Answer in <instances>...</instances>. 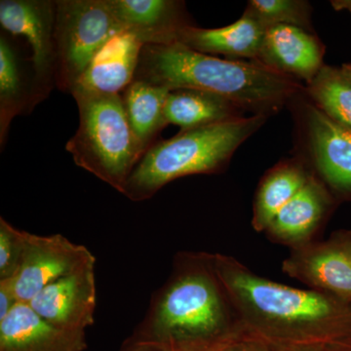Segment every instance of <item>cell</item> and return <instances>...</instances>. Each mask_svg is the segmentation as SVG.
<instances>
[{
	"label": "cell",
	"instance_id": "cell-21",
	"mask_svg": "<svg viewBox=\"0 0 351 351\" xmlns=\"http://www.w3.org/2000/svg\"><path fill=\"white\" fill-rule=\"evenodd\" d=\"M32 108V91L25 82L17 51L0 36V145L3 147L13 119Z\"/></svg>",
	"mask_w": 351,
	"mask_h": 351
},
{
	"label": "cell",
	"instance_id": "cell-26",
	"mask_svg": "<svg viewBox=\"0 0 351 351\" xmlns=\"http://www.w3.org/2000/svg\"><path fill=\"white\" fill-rule=\"evenodd\" d=\"M18 304L12 278L0 279V321L3 320Z\"/></svg>",
	"mask_w": 351,
	"mask_h": 351
},
{
	"label": "cell",
	"instance_id": "cell-10",
	"mask_svg": "<svg viewBox=\"0 0 351 351\" xmlns=\"http://www.w3.org/2000/svg\"><path fill=\"white\" fill-rule=\"evenodd\" d=\"M282 270L311 290L351 302V230L291 249Z\"/></svg>",
	"mask_w": 351,
	"mask_h": 351
},
{
	"label": "cell",
	"instance_id": "cell-19",
	"mask_svg": "<svg viewBox=\"0 0 351 351\" xmlns=\"http://www.w3.org/2000/svg\"><path fill=\"white\" fill-rule=\"evenodd\" d=\"M167 124L182 130L223 123L244 117L245 110L218 95L195 89L169 92L165 105Z\"/></svg>",
	"mask_w": 351,
	"mask_h": 351
},
{
	"label": "cell",
	"instance_id": "cell-17",
	"mask_svg": "<svg viewBox=\"0 0 351 351\" xmlns=\"http://www.w3.org/2000/svg\"><path fill=\"white\" fill-rule=\"evenodd\" d=\"M265 27L257 20L243 14L232 25L217 29H201L195 25L184 27L178 43L203 54L257 61Z\"/></svg>",
	"mask_w": 351,
	"mask_h": 351
},
{
	"label": "cell",
	"instance_id": "cell-7",
	"mask_svg": "<svg viewBox=\"0 0 351 351\" xmlns=\"http://www.w3.org/2000/svg\"><path fill=\"white\" fill-rule=\"evenodd\" d=\"M299 106L302 158L339 203L351 202V131L311 101Z\"/></svg>",
	"mask_w": 351,
	"mask_h": 351
},
{
	"label": "cell",
	"instance_id": "cell-15",
	"mask_svg": "<svg viewBox=\"0 0 351 351\" xmlns=\"http://www.w3.org/2000/svg\"><path fill=\"white\" fill-rule=\"evenodd\" d=\"M84 332L54 326L19 302L0 321V351H82Z\"/></svg>",
	"mask_w": 351,
	"mask_h": 351
},
{
	"label": "cell",
	"instance_id": "cell-28",
	"mask_svg": "<svg viewBox=\"0 0 351 351\" xmlns=\"http://www.w3.org/2000/svg\"><path fill=\"white\" fill-rule=\"evenodd\" d=\"M341 69L343 75H345L351 82V64H343V66H341Z\"/></svg>",
	"mask_w": 351,
	"mask_h": 351
},
{
	"label": "cell",
	"instance_id": "cell-24",
	"mask_svg": "<svg viewBox=\"0 0 351 351\" xmlns=\"http://www.w3.org/2000/svg\"><path fill=\"white\" fill-rule=\"evenodd\" d=\"M25 232L2 217L0 218V279L13 277L19 269L24 251Z\"/></svg>",
	"mask_w": 351,
	"mask_h": 351
},
{
	"label": "cell",
	"instance_id": "cell-29",
	"mask_svg": "<svg viewBox=\"0 0 351 351\" xmlns=\"http://www.w3.org/2000/svg\"><path fill=\"white\" fill-rule=\"evenodd\" d=\"M341 351H351V348H346V350Z\"/></svg>",
	"mask_w": 351,
	"mask_h": 351
},
{
	"label": "cell",
	"instance_id": "cell-18",
	"mask_svg": "<svg viewBox=\"0 0 351 351\" xmlns=\"http://www.w3.org/2000/svg\"><path fill=\"white\" fill-rule=\"evenodd\" d=\"M313 171L302 157L286 159L267 171L254 199L252 226L265 232L274 217L308 181Z\"/></svg>",
	"mask_w": 351,
	"mask_h": 351
},
{
	"label": "cell",
	"instance_id": "cell-27",
	"mask_svg": "<svg viewBox=\"0 0 351 351\" xmlns=\"http://www.w3.org/2000/svg\"><path fill=\"white\" fill-rule=\"evenodd\" d=\"M332 6L337 11H348L351 13V0H335L331 2Z\"/></svg>",
	"mask_w": 351,
	"mask_h": 351
},
{
	"label": "cell",
	"instance_id": "cell-5",
	"mask_svg": "<svg viewBox=\"0 0 351 351\" xmlns=\"http://www.w3.org/2000/svg\"><path fill=\"white\" fill-rule=\"evenodd\" d=\"M80 125L66 149L78 167L123 195L126 182L147 151L127 119L120 94L73 91Z\"/></svg>",
	"mask_w": 351,
	"mask_h": 351
},
{
	"label": "cell",
	"instance_id": "cell-13",
	"mask_svg": "<svg viewBox=\"0 0 351 351\" xmlns=\"http://www.w3.org/2000/svg\"><path fill=\"white\" fill-rule=\"evenodd\" d=\"M325 48L313 32L289 25L267 27L257 61L276 73L308 84L324 66Z\"/></svg>",
	"mask_w": 351,
	"mask_h": 351
},
{
	"label": "cell",
	"instance_id": "cell-1",
	"mask_svg": "<svg viewBox=\"0 0 351 351\" xmlns=\"http://www.w3.org/2000/svg\"><path fill=\"white\" fill-rule=\"evenodd\" d=\"M210 258L243 334L274 351H341L351 346V302L274 282L232 256Z\"/></svg>",
	"mask_w": 351,
	"mask_h": 351
},
{
	"label": "cell",
	"instance_id": "cell-23",
	"mask_svg": "<svg viewBox=\"0 0 351 351\" xmlns=\"http://www.w3.org/2000/svg\"><path fill=\"white\" fill-rule=\"evenodd\" d=\"M244 14L263 27L289 25L311 32V7L302 0H251Z\"/></svg>",
	"mask_w": 351,
	"mask_h": 351
},
{
	"label": "cell",
	"instance_id": "cell-25",
	"mask_svg": "<svg viewBox=\"0 0 351 351\" xmlns=\"http://www.w3.org/2000/svg\"><path fill=\"white\" fill-rule=\"evenodd\" d=\"M214 351H274L257 339L240 332L237 339Z\"/></svg>",
	"mask_w": 351,
	"mask_h": 351
},
{
	"label": "cell",
	"instance_id": "cell-20",
	"mask_svg": "<svg viewBox=\"0 0 351 351\" xmlns=\"http://www.w3.org/2000/svg\"><path fill=\"white\" fill-rule=\"evenodd\" d=\"M170 90L134 80L120 94L127 119L145 151L156 144L158 134L168 125L165 105Z\"/></svg>",
	"mask_w": 351,
	"mask_h": 351
},
{
	"label": "cell",
	"instance_id": "cell-9",
	"mask_svg": "<svg viewBox=\"0 0 351 351\" xmlns=\"http://www.w3.org/2000/svg\"><path fill=\"white\" fill-rule=\"evenodd\" d=\"M92 263L96 258L87 247L62 234L25 232L19 269L11 277L18 302L29 304L46 286Z\"/></svg>",
	"mask_w": 351,
	"mask_h": 351
},
{
	"label": "cell",
	"instance_id": "cell-2",
	"mask_svg": "<svg viewBox=\"0 0 351 351\" xmlns=\"http://www.w3.org/2000/svg\"><path fill=\"white\" fill-rule=\"evenodd\" d=\"M140 329L144 343L167 351H214L239 336V314L209 253L177 256Z\"/></svg>",
	"mask_w": 351,
	"mask_h": 351
},
{
	"label": "cell",
	"instance_id": "cell-6",
	"mask_svg": "<svg viewBox=\"0 0 351 351\" xmlns=\"http://www.w3.org/2000/svg\"><path fill=\"white\" fill-rule=\"evenodd\" d=\"M123 32L108 0L57 1L58 88L71 93L99 51Z\"/></svg>",
	"mask_w": 351,
	"mask_h": 351
},
{
	"label": "cell",
	"instance_id": "cell-14",
	"mask_svg": "<svg viewBox=\"0 0 351 351\" xmlns=\"http://www.w3.org/2000/svg\"><path fill=\"white\" fill-rule=\"evenodd\" d=\"M124 31L144 45L178 43L180 32L191 25L184 3L175 0H108Z\"/></svg>",
	"mask_w": 351,
	"mask_h": 351
},
{
	"label": "cell",
	"instance_id": "cell-16",
	"mask_svg": "<svg viewBox=\"0 0 351 351\" xmlns=\"http://www.w3.org/2000/svg\"><path fill=\"white\" fill-rule=\"evenodd\" d=\"M143 47L144 43L131 32L113 36L92 60L71 93L120 94L135 80Z\"/></svg>",
	"mask_w": 351,
	"mask_h": 351
},
{
	"label": "cell",
	"instance_id": "cell-22",
	"mask_svg": "<svg viewBox=\"0 0 351 351\" xmlns=\"http://www.w3.org/2000/svg\"><path fill=\"white\" fill-rule=\"evenodd\" d=\"M309 101L332 121L351 131V82L341 66L324 64L306 86Z\"/></svg>",
	"mask_w": 351,
	"mask_h": 351
},
{
	"label": "cell",
	"instance_id": "cell-11",
	"mask_svg": "<svg viewBox=\"0 0 351 351\" xmlns=\"http://www.w3.org/2000/svg\"><path fill=\"white\" fill-rule=\"evenodd\" d=\"M95 265L46 286L29 302V306L54 326L84 332L94 323L97 306Z\"/></svg>",
	"mask_w": 351,
	"mask_h": 351
},
{
	"label": "cell",
	"instance_id": "cell-8",
	"mask_svg": "<svg viewBox=\"0 0 351 351\" xmlns=\"http://www.w3.org/2000/svg\"><path fill=\"white\" fill-rule=\"evenodd\" d=\"M56 16L57 1L53 0L0 1L2 27L27 39L32 47V108L47 98L56 85Z\"/></svg>",
	"mask_w": 351,
	"mask_h": 351
},
{
	"label": "cell",
	"instance_id": "cell-3",
	"mask_svg": "<svg viewBox=\"0 0 351 351\" xmlns=\"http://www.w3.org/2000/svg\"><path fill=\"white\" fill-rule=\"evenodd\" d=\"M166 89H195L232 101L245 112L269 117L306 91L294 78L258 62L203 54L180 43L144 45L135 80Z\"/></svg>",
	"mask_w": 351,
	"mask_h": 351
},
{
	"label": "cell",
	"instance_id": "cell-12",
	"mask_svg": "<svg viewBox=\"0 0 351 351\" xmlns=\"http://www.w3.org/2000/svg\"><path fill=\"white\" fill-rule=\"evenodd\" d=\"M339 204L327 186L311 175L304 188L274 217L265 233L291 249L313 241Z\"/></svg>",
	"mask_w": 351,
	"mask_h": 351
},
{
	"label": "cell",
	"instance_id": "cell-4",
	"mask_svg": "<svg viewBox=\"0 0 351 351\" xmlns=\"http://www.w3.org/2000/svg\"><path fill=\"white\" fill-rule=\"evenodd\" d=\"M251 114L223 123L181 130L158 141L142 157L126 182L123 195L132 201L154 196L169 182L198 174L221 172L237 149L267 121Z\"/></svg>",
	"mask_w": 351,
	"mask_h": 351
}]
</instances>
